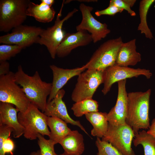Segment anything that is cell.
I'll return each instance as SVG.
<instances>
[{"instance_id": "cell-1", "label": "cell", "mask_w": 155, "mask_h": 155, "mask_svg": "<svg viewBox=\"0 0 155 155\" xmlns=\"http://www.w3.org/2000/svg\"><path fill=\"white\" fill-rule=\"evenodd\" d=\"M16 83L20 85L31 103L44 113L47 103V98L50 95L52 83L42 81L38 71L32 76H30L19 65L15 73Z\"/></svg>"}, {"instance_id": "cell-2", "label": "cell", "mask_w": 155, "mask_h": 155, "mask_svg": "<svg viewBox=\"0 0 155 155\" xmlns=\"http://www.w3.org/2000/svg\"><path fill=\"white\" fill-rule=\"evenodd\" d=\"M151 90L135 92L127 94L128 112L125 123L132 128L135 134L140 129H148L149 109Z\"/></svg>"}, {"instance_id": "cell-3", "label": "cell", "mask_w": 155, "mask_h": 155, "mask_svg": "<svg viewBox=\"0 0 155 155\" xmlns=\"http://www.w3.org/2000/svg\"><path fill=\"white\" fill-rule=\"evenodd\" d=\"M29 0H0V31L8 32L24 22Z\"/></svg>"}, {"instance_id": "cell-4", "label": "cell", "mask_w": 155, "mask_h": 155, "mask_svg": "<svg viewBox=\"0 0 155 155\" xmlns=\"http://www.w3.org/2000/svg\"><path fill=\"white\" fill-rule=\"evenodd\" d=\"M18 121L23 128L24 136L30 140L36 139L38 134L49 137V131L46 122L47 116L37 107L31 103L24 113L19 112Z\"/></svg>"}, {"instance_id": "cell-5", "label": "cell", "mask_w": 155, "mask_h": 155, "mask_svg": "<svg viewBox=\"0 0 155 155\" xmlns=\"http://www.w3.org/2000/svg\"><path fill=\"white\" fill-rule=\"evenodd\" d=\"M0 101L15 105L22 113L26 112L31 104L22 88L16 83L15 73L12 71L0 76Z\"/></svg>"}, {"instance_id": "cell-6", "label": "cell", "mask_w": 155, "mask_h": 155, "mask_svg": "<svg viewBox=\"0 0 155 155\" xmlns=\"http://www.w3.org/2000/svg\"><path fill=\"white\" fill-rule=\"evenodd\" d=\"M123 42L121 37L104 42L86 64L87 69L104 70L115 65L118 51Z\"/></svg>"}, {"instance_id": "cell-7", "label": "cell", "mask_w": 155, "mask_h": 155, "mask_svg": "<svg viewBox=\"0 0 155 155\" xmlns=\"http://www.w3.org/2000/svg\"><path fill=\"white\" fill-rule=\"evenodd\" d=\"M64 1V0L63 2L61 7L57 15L54 24L46 29H44L40 34L36 43L45 46L53 59L55 58L58 47L66 33L63 29L64 23L78 11V10L76 8H74L61 20L60 17L62 15Z\"/></svg>"}, {"instance_id": "cell-8", "label": "cell", "mask_w": 155, "mask_h": 155, "mask_svg": "<svg viewBox=\"0 0 155 155\" xmlns=\"http://www.w3.org/2000/svg\"><path fill=\"white\" fill-rule=\"evenodd\" d=\"M104 79V70L87 69L78 75L77 82L72 93L75 102L92 98L96 89Z\"/></svg>"}, {"instance_id": "cell-9", "label": "cell", "mask_w": 155, "mask_h": 155, "mask_svg": "<svg viewBox=\"0 0 155 155\" xmlns=\"http://www.w3.org/2000/svg\"><path fill=\"white\" fill-rule=\"evenodd\" d=\"M135 135L131 127L126 123L117 125L108 124L102 140L110 143L123 155H136L131 148Z\"/></svg>"}, {"instance_id": "cell-10", "label": "cell", "mask_w": 155, "mask_h": 155, "mask_svg": "<svg viewBox=\"0 0 155 155\" xmlns=\"http://www.w3.org/2000/svg\"><path fill=\"white\" fill-rule=\"evenodd\" d=\"M44 29L22 24L13 29L10 33L0 36V43L18 45L24 49L36 43Z\"/></svg>"}, {"instance_id": "cell-11", "label": "cell", "mask_w": 155, "mask_h": 155, "mask_svg": "<svg viewBox=\"0 0 155 155\" xmlns=\"http://www.w3.org/2000/svg\"><path fill=\"white\" fill-rule=\"evenodd\" d=\"M141 75H144L148 79L151 77L152 73L148 69H135L115 64L104 70V87L102 92L105 95L110 91L114 83L127 78L137 77Z\"/></svg>"}, {"instance_id": "cell-12", "label": "cell", "mask_w": 155, "mask_h": 155, "mask_svg": "<svg viewBox=\"0 0 155 155\" xmlns=\"http://www.w3.org/2000/svg\"><path fill=\"white\" fill-rule=\"evenodd\" d=\"M79 9L82 19L80 24L76 27L77 31L84 30L88 32L94 43L105 38L111 32L106 24L101 23L93 16L91 13L94 9L92 7L82 3L79 5Z\"/></svg>"}, {"instance_id": "cell-13", "label": "cell", "mask_w": 155, "mask_h": 155, "mask_svg": "<svg viewBox=\"0 0 155 155\" xmlns=\"http://www.w3.org/2000/svg\"><path fill=\"white\" fill-rule=\"evenodd\" d=\"M118 93L115 104L107 113L109 124L117 125L125 123L128 112L127 94L126 90V79L118 81Z\"/></svg>"}, {"instance_id": "cell-14", "label": "cell", "mask_w": 155, "mask_h": 155, "mask_svg": "<svg viewBox=\"0 0 155 155\" xmlns=\"http://www.w3.org/2000/svg\"><path fill=\"white\" fill-rule=\"evenodd\" d=\"M65 93V90L62 89L58 92L53 99L47 102L44 114L47 117H57L67 123L76 125L88 135L80 121L73 120L69 116L65 104L62 100Z\"/></svg>"}, {"instance_id": "cell-15", "label": "cell", "mask_w": 155, "mask_h": 155, "mask_svg": "<svg viewBox=\"0 0 155 155\" xmlns=\"http://www.w3.org/2000/svg\"><path fill=\"white\" fill-rule=\"evenodd\" d=\"M93 41L87 31L80 30L76 32L66 33L57 50L56 55L63 58L69 55L74 49L86 46Z\"/></svg>"}, {"instance_id": "cell-16", "label": "cell", "mask_w": 155, "mask_h": 155, "mask_svg": "<svg viewBox=\"0 0 155 155\" xmlns=\"http://www.w3.org/2000/svg\"><path fill=\"white\" fill-rule=\"evenodd\" d=\"M53 74V81L51 93L47 102L53 99L58 92L73 77L78 75L87 69L85 64L81 67L72 69H64L54 65H50Z\"/></svg>"}, {"instance_id": "cell-17", "label": "cell", "mask_w": 155, "mask_h": 155, "mask_svg": "<svg viewBox=\"0 0 155 155\" xmlns=\"http://www.w3.org/2000/svg\"><path fill=\"white\" fill-rule=\"evenodd\" d=\"M19 111L14 105L9 103L0 102V124L5 125L13 130L14 138H18L23 135L24 129L20 123L17 113Z\"/></svg>"}, {"instance_id": "cell-18", "label": "cell", "mask_w": 155, "mask_h": 155, "mask_svg": "<svg viewBox=\"0 0 155 155\" xmlns=\"http://www.w3.org/2000/svg\"><path fill=\"white\" fill-rule=\"evenodd\" d=\"M136 39L123 42L118 51L115 62L116 65L128 67L134 66L140 61V54L136 51Z\"/></svg>"}, {"instance_id": "cell-19", "label": "cell", "mask_w": 155, "mask_h": 155, "mask_svg": "<svg viewBox=\"0 0 155 155\" xmlns=\"http://www.w3.org/2000/svg\"><path fill=\"white\" fill-rule=\"evenodd\" d=\"M82 135L77 130H73L60 142L63 149L64 153L67 155H81L85 146Z\"/></svg>"}, {"instance_id": "cell-20", "label": "cell", "mask_w": 155, "mask_h": 155, "mask_svg": "<svg viewBox=\"0 0 155 155\" xmlns=\"http://www.w3.org/2000/svg\"><path fill=\"white\" fill-rule=\"evenodd\" d=\"M55 13L53 7L42 2L37 4L30 1L27 10V16L32 17L37 21L44 23L51 22Z\"/></svg>"}, {"instance_id": "cell-21", "label": "cell", "mask_w": 155, "mask_h": 155, "mask_svg": "<svg viewBox=\"0 0 155 155\" xmlns=\"http://www.w3.org/2000/svg\"><path fill=\"white\" fill-rule=\"evenodd\" d=\"M46 122L51 130L49 139L56 144H59L71 131L67 123L58 117L47 116Z\"/></svg>"}, {"instance_id": "cell-22", "label": "cell", "mask_w": 155, "mask_h": 155, "mask_svg": "<svg viewBox=\"0 0 155 155\" xmlns=\"http://www.w3.org/2000/svg\"><path fill=\"white\" fill-rule=\"evenodd\" d=\"M85 115L87 119L93 126L91 131L92 135L102 138L108 129L109 123L107 113L98 111L88 113Z\"/></svg>"}, {"instance_id": "cell-23", "label": "cell", "mask_w": 155, "mask_h": 155, "mask_svg": "<svg viewBox=\"0 0 155 155\" xmlns=\"http://www.w3.org/2000/svg\"><path fill=\"white\" fill-rule=\"evenodd\" d=\"M155 2V0H142L139 3L140 23L138 27L137 30L140 31L141 34H144L146 38L150 40L154 38V37L147 24V16L150 7Z\"/></svg>"}, {"instance_id": "cell-24", "label": "cell", "mask_w": 155, "mask_h": 155, "mask_svg": "<svg viewBox=\"0 0 155 155\" xmlns=\"http://www.w3.org/2000/svg\"><path fill=\"white\" fill-rule=\"evenodd\" d=\"M132 142L137 147L142 145L143 148L144 155H155V138L143 130L135 134Z\"/></svg>"}, {"instance_id": "cell-25", "label": "cell", "mask_w": 155, "mask_h": 155, "mask_svg": "<svg viewBox=\"0 0 155 155\" xmlns=\"http://www.w3.org/2000/svg\"><path fill=\"white\" fill-rule=\"evenodd\" d=\"M98 102L92 98L85 99L75 102L71 109L76 117H81L86 114L98 111Z\"/></svg>"}, {"instance_id": "cell-26", "label": "cell", "mask_w": 155, "mask_h": 155, "mask_svg": "<svg viewBox=\"0 0 155 155\" xmlns=\"http://www.w3.org/2000/svg\"><path fill=\"white\" fill-rule=\"evenodd\" d=\"M24 49L20 46L3 44L0 45V61H7L15 57Z\"/></svg>"}, {"instance_id": "cell-27", "label": "cell", "mask_w": 155, "mask_h": 155, "mask_svg": "<svg viewBox=\"0 0 155 155\" xmlns=\"http://www.w3.org/2000/svg\"><path fill=\"white\" fill-rule=\"evenodd\" d=\"M98 152L97 155H123L110 143L97 137L96 141Z\"/></svg>"}, {"instance_id": "cell-28", "label": "cell", "mask_w": 155, "mask_h": 155, "mask_svg": "<svg viewBox=\"0 0 155 155\" xmlns=\"http://www.w3.org/2000/svg\"><path fill=\"white\" fill-rule=\"evenodd\" d=\"M38 144L40 148L41 155H57L54 150L56 143L50 139H46L43 136L38 134Z\"/></svg>"}, {"instance_id": "cell-29", "label": "cell", "mask_w": 155, "mask_h": 155, "mask_svg": "<svg viewBox=\"0 0 155 155\" xmlns=\"http://www.w3.org/2000/svg\"><path fill=\"white\" fill-rule=\"evenodd\" d=\"M15 145L13 141L10 138H7L3 142L1 146H0V155H5V154L13 155V151Z\"/></svg>"}, {"instance_id": "cell-30", "label": "cell", "mask_w": 155, "mask_h": 155, "mask_svg": "<svg viewBox=\"0 0 155 155\" xmlns=\"http://www.w3.org/2000/svg\"><path fill=\"white\" fill-rule=\"evenodd\" d=\"M124 10L113 5H108L106 9L100 10H97L95 12L97 16L103 15L114 16L118 13L122 12Z\"/></svg>"}, {"instance_id": "cell-31", "label": "cell", "mask_w": 155, "mask_h": 155, "mask_svg": "<svg viewBox=\"0 0 155 155\" xmlns=\"http://www.w3.org/2000/svg\"><path fill=\"white\" fill-rule=\"evenodd\" d=\"M109 5H115L118 7L126 10L131 16H136L135 12L131 9L130 5L126 0H111L109 1Z\"/></svg>"}, {"instance_id": "cell-32", "label": "cell", "mask_w": 155, "mask_h": 155, "mask_svg": "<svg viewBox=\"0 0 155 155\" xmlns=\"http://www.w3.org/2000/svg\"><path fill=\"white\" fill-rule=\"evenodd\" d=\"M9 71V64L7 61H0V76L8 73Z\"/></svg>"}, {"instance_id": "cell-33", "label": "cell", "mask_w": 155, "mask_h": 155, "mask_svg": "<svg viewBox=\"0 0 155 155\" xmlns=\"http://www.w3.org/2000/svg\"><path fill=\"white\" fill-rule=\"evenodd\" d=\"M147 132L155 138V118L152 120Z\"/></svg>"}, {"instance_id": "cell-34", "label": "cell", "mask_w": 155, "mask_h": 155, "mask_svg": "<svg viewBox=\"0 0 155 155\" xmlns=\"http://www.w3.org/2000/svg\"><path fill=\"white\" fill-rule=\"evenodd\" d=\"M40 1L51 7H52L55 2V0H41Z\"/></svg>"}, {"instance_id": "cell-35", "label": "cell", "mask_w": 155, "mask_h": 155, "mask_svg": "<svg viewBox=\"0 0 155 155\" xmlns=\"http://www.w3.org/2000/svg\"><path fill=\"white\" fill-rule=\"evenodd\" d=\"M127 2L132 7L134 5L136 1V0H126Z\"/></svg>"}, {"instance_id": "cell-36", "label": "cell", "mask_w": 155, "mask_h": 155, "mask_svg": "<svg viewBox=\"0 0 155 155\" xmlns=\"http://www.w3.org/2000/svg\"><path fill=\"white\" fill-rule=\"evenodd\" d=\"M29 155H41L40 150L32 152Z\"/></svg>"}, {"instance_id": "cell-37", "label": "cell", "mask_w": 155, "mask_h": 155, "mask_svg": "<svg viewBox=\"0 0 155 155\" xmlns=\"http://www.w3.org/2000/svg\"><path fill=\"white\" fill-rule=\"evenodd\" d=\"M77 1L80 2H95L98 1L96 0H77Z\"/></svg>"}, {"instance_id": "cell-38", "label": "cell", "mask_w": 155, "mask_h": 155, "mask_svg": "<svg viewBox=\"0 0 155 155\" xmlns=\"http://www.w3.org/2000/svg\"><path fill=\"white\" fill-rule=\"evenodd\" d=\"M57 155H66V154H64V153L62 154H59V155H58V154H57Z\"/></svg>"}]
</instances>
